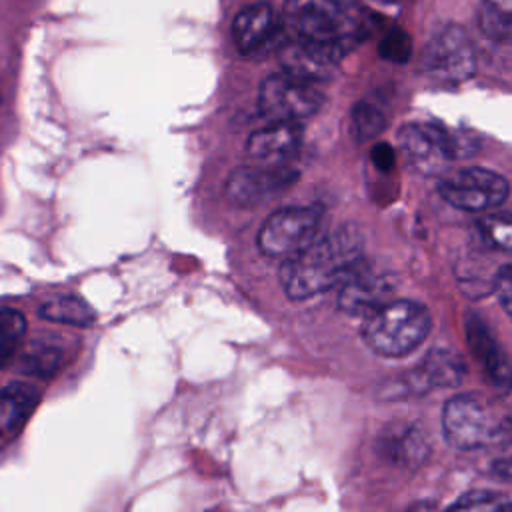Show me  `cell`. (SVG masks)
Masks as SVG:
<instances>
[{
  "label": "cell",
  "mask_w": 512,
  "mask_h": 512,
  "mask_svg": "<svg viewBox=\"0 0 512 512\" xmlns=\"http://www.w3.org/2000/svg\"><path fill=\"white\" fill-rule=\"evenodd\" d=\"M478 230L490 246L512 252V214H488L480 218Z\"/></svg>",
  "instance_id": "44dd1931"
},
{
  "label": "cell",
  "mask_w": 512,
  "mask_h": 512,
  "mask_svg": "<svg viewBox=\"0 0 512 512\" xmlns=\"http://www.w3.org/2000/svg\"><path fill=\"white\" fill-rule=\"evenodd\" d=\"M26 318L12 308H0V368L18 352L26 336Z\"/></svg>",
  "instance_id": "d6986e66"
},
{
  "label": "cell",
  "mask_w": 512,
  "mask_h": 512,
  "mask_svg": "<svg viewBox=\"0 0 512 512\" xmlns=\"http://www.w3.org/2000/svg\"><path fill=\"white\" fill-rule=\"evenodd\" d=\"M40 402V390L28 382L0 388V438L16 436Z\"/></svg>",
  "instance_id": "2e32d148"
},
{
  "label": "cell",
  "mask_w": 512,
  "mask_h": 512,
  "mask_svg": "<svg viewBox=\"0 0 512 512\" xmlns=\"http://www.w3.org/2000/svg\"><path fill=\"white\" fill-rule=\"evenodd\" d=\"M302 144V128L298 122H270L246 140V152L264 164H286Z\"/></svg>",
  "instance_id": "4fadbf2b"
},
{
  "label": "cell",
  "mask_w": 512,
  "mask_h": 512,
  "mask_svg": "<svg viewBox=\"0 0 512 512\" xmlns=\"http://www.w3.org/2000/svg\"><path fill=\"white\" fill-rule=\"evenodd\" d=\"M430 312L414 300H388L362 324L366 344L380 356L398 358L416 350L430 332Z\"/></svg>",
  "instance_id": "7a4b0ae2"
},
{
  "label": "cell",
  "mask_w": 512,
  "mask_h": 512,
  "mask_svg": "<svg viewBox=\"0 0 512 512\" xmlns=\"http://www.w3.org/2000/svg\"><path fill=\"white\" fill-rule=\"evenodd\" d=\"M322 212L312 206H288L272 212L260 232L258 248L270 258H290L304 250L320 232Z\"/></svg>",
  "instance_id": "3957f363"
},
{
  "label": "cell",
  "mask_w": 512,
  "mask_h": 512,
  "mask_svg": "<svg viewBox=\"0 0 512 512\" xmlns=\"http://www.w3.org/2000/svg\"><path fill=\"white\" fill-rule=\"evenodd\" d=\"M380 54L382 58L386 60H392V62H406L412 54V40L410 36L400 30V28H392L380 42Z\"/></svg>",
  "instance_id": "d4e9b609"
},
{
  "label": "cell",
  "mask_w": 512,
  "mask_h": 512,
  "mask_svg": "<svg viewBox=\"0 0 512 512\" xmlns=\"http://www.w3.org/2000/svg\"><path fill=\"white\" fill-rule=\"evenodd\" d=\"M44 320L62 322L72 326H90L96 320V312L78 296L66 294L44 302L38 310Z\"/></svg>",
  "instance_id": "ac0fdd59"
},
{
  "label": "cell",
  "mask_w": 512,
  "mask_h": 512,
  "mask_svg": "<svg viewBox=\"0 0 512 512\" xmlns=\"http://www.w3.org/2000/svg\"><path fill=\"white\" fill-rule=\"evenodd\" d=\"M322 102V92L314 82L286 72L270 74L258 90V108L270 122H300L316 114Z\"/></svg>",
  "instance_id": "277c9868"
},
{
  "label": "cell",
  "mask_w": 512,
  "mask_h": 512,
  "mask_svg": "<svg viewBox=\"0 0 512 512\" xmlns=\"http://www.w3.org/2000/svg\"><path fill=\"white\" fill-rule=\"evenodd\" d=\"M486 14L490 22L496 24V28L512 32V0H482Z\"/></svg>",
  "instance_id": "484cf974"
},
{
  "label": "cell",
  "mask_w": 512,
  "mask_h": 512,
  "mask_svg": "<svg viewBox=\"0 0 512 512\" xmlns=\"http://www.w3.org/2000/svg\"><path fill=\"white\" fill-rule=\"evenodd\" d=\"M362 238L354 226L316 236L304 250L284 260L280 282L288 298L304 300L338 288L362 260Z\"/></svg>",
  "instance_id": "6da1fadb"
},
{
  "label": "cell",
  "mask_w": 512,
  "mask_h": 512,
  "mask_svg": "<svg viewBox=\"0 0 512 512\" xmlns=\"http://www.w3.org/2000/svg\"><path fill=\"white\" fill-rule=\"evenodd\" d=\"M420 64L422 70L436 82H464L476 70L474 46L460 26L448 24L426 42Z\"/></svg>",
  "instance_id": "8992f818"
},
{
  "label": "cell",
  "mask_w": 512,
  "mask_h": 512,
  "mask_svg": "<svg viewBox=\"0 0 512 512\" xmlns=\"http://www.w3.org/2000/svg\"><path fill=\"white\" fill-rule=\"evenodd\" d=\"M488 446L492 448L496 468L512 474V420L510 418L498 420V426H496Z\"/></svg>",
  "instance_id": "cb8c5ba5"
},
{
  "label": "cell",
  "mask_w": 512,
  "mask_h": 512,
  "mask_svg": "<svg viewBox=\"0 0 512 512\" xmlns=\"http://www.w3.org/2000/svg\"><path fill=\"white\" fill-rule=\"evenodd\" d=\"M372 162L376 164V168L378 170H382V172H388L392 166H394V162H396V154H394V148L390 146V144H376L374 148H372Z\"/></svg>",
  "instance_id": "83f0119b"
},
{
  "label": "cell",
  "mask_w": 512,
  "mask_h": 512,
  "mask_svg": "<svg viewBox=\"0 0 512 512\" xmlns=\"http://www.w3.org/2000/svg\"><path fill=\"white\" fill-rule=\"evenodd\" d=\"M508 182L504 176L468 166L444 176L438 184L440 196L454 208L468 212H484L500 206L508 198Z\"/></svg>",
  "instance_id": "ba28073f"
},
{
  "label": "cell",
  "mask_w": 512,
  "mask_h": 512,
  "mask_svg": "<svg viewBox=\"0 0 512 512\" xmlns=\"http://www.w3.org/2000/svg\"><path fill=\"white\" fill-rule=\"evenodd\" d=\"M496 296L502 304V308L512 316V264L504 266L498 274H496Z\"/></svg>",
  "instance_id": "4316f807"
},
{
  "label": "cell",
  "mask_w": 512,
  "mask_h": 512,
  "mask_svg": "<svg viewBox=\"0 0 512 512\" xmlns=\"http://www.w3.org/2000/svg\"><path fill=\"white\" fill-rule=\"evenodd\" d=\"M394 292L390 274L374 270L364 260L338 286V306L348 314H370L386 304Z\"/></svg>",
  "instance_id": "8fae6325"
},
{
  "label": "cell",
  "mask_w": 512,
  "mask_h": 512,
  "mask_svg": "<svg viewBox=\"0 0 512 512\" xmlns=\"http://www.w3.org/2000/svg\"><path fill=\"white\" fill-rule=\"evenodd\" d=\"M350 124H352V134L358 142H364V140H370L374 138L382 126H384V116L382 112L368 104V102H358L354 108H352V114H350Z\"/></svg>",
  "instance_id": "7402d4cb"
},
{
  "label": "cell",
  "mask_w": 512,
  "mask_h": 512,
  "mask_svg": "<svg viewBox=\"0 0 512 512\" xmlns=\"http://www.w3.org/2000/svg\"><path fill=\"white\" fill-rule=\"evenodd\" d=\"M466 374L462 358L452 350H434L428 354L418 370L412 374L408 386L412 392H418L420 386L434 388V386H454Z\"/></svg>",
  "instance_id": "e0dca14e"
},
{
  "label": "cell",
  "mask_w": 512,
  "mask_h": 512,
  "mask_svg": "<svg viewBox=\"0 0 512 512\" xmlns=\"http://www.w3.org/2000/svg\"><path fill=\"white\" fill-rule=\"evenodd\" d=\"M498 420L484 398L478 394H460L444 406L442 428L448 444L458 450H474L488 446Z\"/></svg>",
  "instance_id": "52a82bcc"
},
{
  "label": "cell",
  "mask_w": 512,
  "mask_h": 512,
  "mask_svg": "<svg viewBox=\"0 0 512 512\" xmlns=\"http://www.w3.org/2000/svg\"><path fill=\"white\" fill-rule=\"evenodd\" d=\"M344 52L346 48L338 44H322L294 38L280 48V64L286 74L308 82H318L332 76Z\"/></svg>",
  "instance_id": "7c38bea8"
},
{
  "label": "cell",
  "mask_w": 512,
  "mask_h": 512,
  "mask_svg": "<svg viewBox=\"0 0 512 512\" xmlns=\"http://www.w3.org/2000/svg\"><path fill=\"white\" fill-rule=\"evenodd\" d=\"M298 172L288 164H244L232 170L226 180V196L238 206H256L294 184Z\"/></svg>",
  "instance_id": "9c48e42d"
},
{
  "label": "cell",
  "mask_w": 512,
  "mask_h": 512,
  "mask_svg": "<svg viewBox=\"0 0 512 512\" xmlns=\"http://www.w3.org/2000/svg\"><path fill=\"white\" fill-rule=\"evenodd\" d=\"M60 358H62L60 348L40 344V346H34L30 352H26V356H22L20 370L36 378H48L58 370Z\"/></svg>",
  "instance_id": "ffe728a7"
},
{
  "label": "cell",
  "mask_w": 512,
  "mask_h": 512,
  "mask_svg": "<svg viewBox=\"0 0 512 512\" xmlns=\"http://www.w3.org/2000/svg\"><path fill=\"white\" fill-rule=\"evenodd\" d=\"M398 142L408 164L426 174L438 176L454 158L450 150V132L440 124H406L398 132Z\"/></svg>",
  "instance_id": "30bf717a"
},
{
  "label": "cell",
  "mask_w": 512,
  "mask_h": 512,
  "mask_svg": "<svg viewBox=\"0 0 512 512\" xmlns=\"http://www.w3.org/2000/svg\"><path fill=\"white\" fill-rule=\"evenodd\" d=\"M450 508L454 510H512V502L498 492L472 490L462 494Z\"/></svg>",
  "instance_id": "603a6c76"
},
{
  "label": "cell",
  "mask_w": 512,
  "mask_h": 512,
  "mask_svg": "<svg viewBox=\"0 0 512 512\" xmlns=\"http://www.w3.org/2000/svg\"><path fill=\"white\" fill-rule=\"evenodd\" d=\"M278 30V18L270 4L256 2L242 8L232 22V38L240 52L260 50Z\"/></svg>",
  "instance_id": "9a60e30c"
},
{
  "label": "cell",
  "mask_w": 512,
  "mask_h": 512,
  "mask_svg": "<svg viewBox=\"0 0 512 512\" xmlns=\"http://www.w3.org/2000/svg\"><path fill=\"white\" fill-rule=\"evenodd\" d=\"M466 336L472 354L482 364V370L486 378L492 382V386L508 390L512 386V366L494 334L476 314H468Z\"/></svg>",
  "instance_id": "5bb4252c"
},
{
  "label": "cell",
  "mask_w": 512,
  "mask_h": 512,
  "mask_svg": "<svg viewBox=\"0 0 512 512\" xmlns=\"http://www.w3.org/2000/svg\"><path fill=\"white\" fill-rule=\"evenodd\" d=\"M282 22L294 38L348 48L350 26L336 0H286Z\"/></svg>",
  "instance_id": "5b68a950"
}]
</instances>
